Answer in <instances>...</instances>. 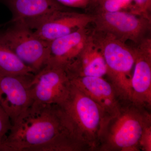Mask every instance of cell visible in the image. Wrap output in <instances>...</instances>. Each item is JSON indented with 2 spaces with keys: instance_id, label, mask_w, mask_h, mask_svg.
<instances>
[{
  "instance_id": "cell-1",
  "label": "cell",
  "mask_w": 151,
  "mask_h": 151,
  "mask_svg": "<svg viewBox=\"0 0 151 151\" xmlns=\"http://www.w3.org/2000/svg\"><path fill=\"white\" fill-rule=\"evenodd\" d=\"M84 151L58 105L33 103L20 114L0 151Z\"/></svg>"
},
{
  "instance_id": "cell-2",
  "label": "cell",
  "mask_w": 151,
  "mask_h": 151,
  "mask_svg": "<svg viewBox=\"0 0 151 151\" xmlns=\"http://www.w3.org/2000/svg\"><path fill=\"white\" fill-rule=\"evenodd\" d=\"M150 109L129 100L123 101L119 112L103 127L100 151H139V142L146 127L151 125Z\"/></svg>"
},
{
  "instance_id": "cell-3",
  "label": "cell",
  "mask_w": 151,
  "mask_h": 151,
  "mask_svg": "<svg viewBox=\"0 0 151 151\" xmlns=\"http://www.w3.org/2000/svg\"><path fill=\"white\" fill-rule=\"evenodd\" d=\"M59 106L84 151H98L102 130L108 119L103 109L72 83L68 96Z\"/></svg>"
},
{
  "instance_id": "cell-4",
  "label": "cell",
  "mask_w": 151,
  "mask_h": 151,
  "mask_svg": "<svg viewBox=\"0 0 151 151\" xmlns=\"http://www.w3.org/2000/svg\"><path fill=\"white\" fill-rule=\"evenodd\" d=\"M91 35L103 53L110 82L123 99L131 101V81L135 60L134 47L111 34L94 29L91 31Z\"/></svg>"
},
{
  "instance_id": "cell-5",
  "label": "cell",
  "mask_w": 151,
  "mask_h": 151,
  "mask_svg": "<svg viewBox=\"0 0 151 151\" xmlns=\"http://www.w3.org/2000/svg\"><path fill=\"white\" fill-rule=\"evenodd\" d=\"M8 23V27L0 31V41L36 73L46 65L49 42L22 24Z\"/></svg>"
},
{
  "instance_id": "cell-6",
  "label": "cell",
  "mask_w": 151,
  "mask_h": 151,
  "mask_svg": "<svg viewBox=\"0 0 151 151\" xmlns=\"http://www.w3.org/2000/svg\"><path fill=\"white\" fill-rule=\"evenodd\" d=\"M94 29L109 33L126 43L137 45L150 32L151 19L130 12H98L92 14Z\"/></svg>"
},
{
  "instance_id": "cell-7",
  "label": "cell",
  "mask_w": 151,
  "mask_h": 151,
  "mask_svg": "<svg viewBox=\"0 0 151 151\" xmlns=\"http://www.w3.org/2000/svg\"><path fill=\"white\" fill-rule=\"evenodd\" d=\"M71 86L64 68L46 64L33 77L31 83L33 103L61 105L68 96Z\"/></svg>"
},
{
  "instance_id": "cell-8",
  "label": "cell",
  "mask_w": 151,
  "mask_h": 151,
  "mask_svg": "<svg viewBox=\"0 0 151 151\" xmlns=\"http://www.w3.org/2000/svg\"><path fill=\"white\" fill-rule=\"evenodd\" d=\"M34 76L0 75V106L12 124L33 102L31 83Z\"/></svg>"
},
{
  "instance_id": "cell-9",
  "label": "cell",
  "mask_w": 151,
  "mask_h": 151,
  "mask_svg": "<svg viewBox=\"0 0 151 151\" xmlns=\"http://www.w3.org/2000/svg\"><path fill=\"white\" fill-rule=\"evenodd\" d=\"M135 60L131 81L133 103L150 109L151 106V39H144L134 47Z\"/></svg>"
},
{
  "instance_id": "cell-10",
  "label": "cell",
  "mask_w": 151,
  "mask_h": 151,
  "mask_svg": "<svg viewBox=\"0 0 151 151\" xmlns=\"http://www.w3.org/2000/svg\"><path fill=\"white\" fill-rule=\"evenodd\" d=\"M93 19L92 14L80 13L66 8L51 14L34 31L42 39L50 42L86 27Z\"/></svg>"
},
{
  "instance_id": "cell-11",
  "label": "cell",
  "mask_w": 151,
  "mask_h": 151,
  "mask_svg": "<svg viewBox=\"0 0 151 151\" xmlns=\"http://www.w3.org/2000/svg\"><path fill=\"white\" fill-rule=\"evenodd\" d=\"M11 11L9 23H19L35 29L55 11L66 8L57 0H0Z\"/></svg>"
},
{
  "instance_id": "cell-12",
  "label": "cell",
  "mask_w": 151,
  "mask_h": 151,
  "mask_svg": "<svg viewBox=\"0 0 151 151\" xmlns=\"http://www.w3.org/2000/svg\"><path fill=\"white\" fill-rule=\"evenodd\" d=\"M71 83L97 103L108 119L119 112L124 99L110 81L103 77L83 76L70 79Z\"/></svg>"
},
{
  "instance_id": "cell-13",
  "label": "cell",
  "mask_w": 151,
  "mask_h": 151,
  "mask_svg": "<svg viewBox=\"0 0 151 151\" xmlns=\"http://www.w3.org/2000/svg\"><path fill=\"white\" fill-rule=\"evenodd\" d=\"M90 32L87 27L81 28L75 32L49 42L46 64L65 69L81 52L89 37Z\"/></svg>"
},
{
  "instance_id": "cell-14",
  "label": "cell",
  "mask_w": 151,
  "mask_h": 151,
  "mask_svg": "<svg viewBox=\"0 0 151 151\" xmlns=\"http://www.w3.org/2000/svg\"><path fill=\"white\" fill-rule=\"evenodd\" d=\"M65 70L71 78L83 76L103 77L107 73V65L101 50L90 36L75 59Z\"/></svg>"
},
{
  "instance_id": "cell-15",
  "label": "cell",
  "mask_w": 151,
  "mask_h": 151,
  "mask_svg": "<svg viewBox=\"0 0 151 151\" xmlns=\"http://www.w3.org/2000/svg\"><path fill=\"white\" fill-rule=\"evenodd\" d=\"M35 72L0 41V75L33 76Z\"/></svg>"
},
{
  "instance_id": "cell-16",
  "label": "cell",
  "mask_w": 151,
  "mask_h": 151,
  "mask_svg": "<svg viewBox=\"0 0 151 151\" xmlns=\"http://www.w3.org/2000/svg\"><path fill=\"white\" fill-rule=\"evenodd\" d=\"M133 6L132 0H99L94 6V13L98 12H113L129 9Z\"/></svg>"
},
{
  "instance_id": "cell-17",
  "label": "cell",
  "mask_w": 151,
  "mask_h": 151,
  "mask_svg": "<svg viewBox=\"0 0 151 151\" xmlns=\"http://www.w3.org/2000/svg\"><path fill=\"white\" fill-rule=\"evenodd\" d=\"M133 6L129 11L135 14L151 19V0H132Z\"/></svg>"
},
{
  "instance_id": "cell-18",
  "label": "cell",
  "mask_w": 151,
  "mask_h": 151,
  "mask_svg": "<svg viewBox=\"0 0 151 151\" xmlns=\"http://www.w3.org/2000/svg\"><path fill=\"white\" fill-rule=\"evenodd\" d=\"M12 126V124L9 116L0 106V146Z\"/></svg>"
},
{
  "instance_id": "cell-19",
  "label": "cell",
  "mask_w": 151,
  "mask_h": 151,
  "mask_svg": "<svg viewBox=\"0 0 151 151\" xmlns=\"http://www.w3.org/2000/svg\"><path fill=\"white\" fill-rule=\"evenodd\" d=\"M139 147L142 151H151V125L146 127L143 131L139 142Z\"/></svg>"
},
{
  "instance_id": "cell-20",
  "label": "cell",
  "mask_w": 151,
  "mask_h": 151,
  "mask_svg": "<svg viewBox=\"0 0 151 151\" xmlns=\"http://www.w3.org/2000/svg\"><path fill=\"white\" fill-rule=\"evenodd\" d=\"M60 4L66 7L86 8L89 7L90 0H57Z\"/></svg>"
},
{
  "instance_id": "cell-21",
  "label": "cell",
  "mask_w": 151,
  "mask_h": 151,
  "mask_svg": "<svg viewBox=\"0 0 151 151\" xmlns=\"http://www.w3.org/2000/svg\"><path fill=\"white\" fill-rule=\"evenodd\" d=\"M98 1H99V0H90V4H89V6H94L97 4Z\"/></svg>"
},
{
  "instance_id": "cell-22",
  "label": "cell",
  "mask_w": 151,
  "mask_h": 151,
  "mask_svg": "<svg viewBox=\"0 0 151 151\" xmlns=\"http://www.w3.org/2000/svg\"><path fill=\"white\" fill-rule=\"evenodd\" d=\"M2 26V25H1L0 24V28Z\"/></svg>"
}]
</instances>
